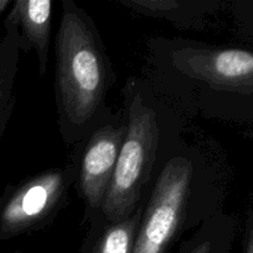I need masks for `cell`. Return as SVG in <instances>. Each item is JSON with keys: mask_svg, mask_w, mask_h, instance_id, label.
Masks as SVG:
<instances>
[{"mask_svg": "<svg viewBox=\"0 0 253 253\" xmlns=\"http://www.w3.org/2000/svg\"><path fill=\"white\" fill-rule=\"evenodd\" d=\"M76 184V165L30 175L0 195V242L46 227L66 207Z\"/></svg>", "mask_w": 253, "mask_h": 253, "instance_id": "obj_5", "label": "cell"}, {"mask_svg": "<svg viewBox=\"0 0 253 253\" xmlns=\"http://www.w3.org/2000/svg\"><path fill=\"white\" fill-rule=\"evenodd\" d=\"M20 49L9 35L0 32V141L4 136L15 103V83L19 72Z\"/></svg>", "mask_w": 253, "mask_h": 253, "instance_id": "obj_10", "label": "cell"}, {"mask_svg": "<svg viewBox=\"0 0 253 253\" xmlns=\"http://www.w3.org/2000/svg\"><path fill=\"white\" fill-rule=\"evenodd\" d=\"M12 0H0V17L2 16L5 11L9 10V7L11 6Z\"/></svg>", "mask_w": 253, "mask_h": 253, "instance_id": "obj_13", "label": "cell"}, {"mask_svg": "<svg viewBox=\"0 0 253 253\" xmlns=\"http://www.w3.org/2000/svg\"><path fill=\"white\" fill-rule=\"evenodd\" d=\"M245 253H253V212H251V215L249 216V221H247Z\"/></svg>", "mask_w": 253, "mask_h": 253, "instance_id": "obj_12", "label": "cell"}, {"mask_svg": "<svg viewBox=\"0 0 253 253\" xmlns=\"http://www.w3.org/2000/svg\"><path fill=\"white\" fill-rule=\"evenodd\" d=\"M123 98L125 135L99 214L106 220L130 216L142 204L158 170L182 142L180 116L146 79L128 78Z\"/></svg>", "mask_w": 253, "mask_h": 253, "instance_id": "obj_3", "label": "cell"}, {"mask_svg": "<svg viewBox=\"0 0 253 253\" xmlns=\"http://www.w3.org/2000/svg\"><path fill=\"white\" fill-rule=\"evenodd\" d=\"M232 232V222L224 215L212 214L193 230L179 253H226Z\"/></svg>", "mask_w": 253, "mask_h": 253, "instance_id": "obj_11", "label": "cell"}, {"mask_svg": "<svg viewBox=\"0 0 253 253\" xmlns=\"http://www.w3.org/2000/svg\"><path fill=\"white\" fill-rule=\"evenodd\" d=\"M14 253H21L20 251H16V252H14Z\"/></svg>", "mask_w": 253, "mask_h": 253, "instance_id": "obj_14", "label": "cell"}, {"mask_svg": "<svg viewBox=\"0 0 253 253\" xmlns=\"http://www.w3.org/2000/svg\"><path fill=\"white\" fill-rule=\"evenodd\" d=\"M209 169L199 148L180 142L156 174L132 253H166L178 237L211 216Z\"/></svg>", "mask_w": 253, "mask_h": 253, "instance_id": "obj_4", "label": "cell"}, {"mask_svg": "<svg viewBox=\"0 0 253 253\" xmlns=\"http://www.w3.org/2000/svg\"><path fill=\"white\" fill-rule=\"evenodd\" d=\"M52 12L51 0H14L2 22V32L14 40L20 52H35L40 77L48 67Z\"/></svg>", "mask_w": 253, "mask_h": 253, "instance_id": "obj_7", "label": "cell"}, {"mask_svg": "<svg viewBox=\"0 0 253 253\" xmlns=\"http://www.w3.org/2000/svg\"><path fill=\"white\" fill-rule=\"evenodd\" d=\"M142 204L124 219L106 220L98 215L88 222L84 253H132Z\"/></svg>", "mask_w": 253, "mask_h": 253, "instance_id": "obj_9", "label": "cell"}, {"mask_svg": "<svg viewBox=\"0 0 253 253\" xmlns=\"http://www.w3.org/2000/svg\"><path fill=\"white\" fill-rule=\"evenodd\" d=\"M148 84L175 109L219 114L225 95L253 94V52L180 37L147 41Z\"/></svg>", "mask_w": 253, "mask_h": 253, "instance_id": "obj_2", "label": "cell"}, {"mask_svg": "<svg viewBox=\"0 0 253 253\" xmlns=\"http://www.w3.org/2000/svg\"><path fill=\"white\" fill-rule=\"evenodd\" d=\"M125 135L123 109L109 110L96 127L74 148L76 187L84 203V220L90 222L100 214L108 194L119 152Z\"/></svg>", "mask_w": 253, "mask_h": 253, "instance_id": "obj_6", "label": "cell"}, {"mask_svg": "<svg viewBox=\"0 0 253 253\" xmlns=\"http://www.w3.org/2000/svg\"><path fill=\"white\" fill-rule=\"evenodd\" d=\"M116 74L93 17L74 0H62L54 40L57 125L67 145L83 141L110 109Z\"/></svg>", "mask_w": 253, "mask_h": 253, "instance_id": "obj_1", "label": "cell"}, {"mask_svg": "<svg viewBox=\"0 0 253 253\" xmlns=\"http://www.w3.org/2000/svg\"><path fill=\"white\" fill-rule=\"evenodd\" d=\"M142 16L165 20L177 29L200 31L212 11L214 2L202 0H116Z\"/></svg>", "mask_w": 253, "mask_h": 253, "instance_id": "obj_8", "label": "cell"}]
</instances>
